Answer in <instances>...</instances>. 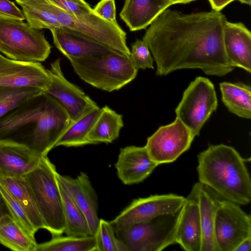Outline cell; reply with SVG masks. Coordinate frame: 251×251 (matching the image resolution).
Masks as SVG:
<instances>
[{
	"instance_id": "cell-1",
	"label": "cell",
	"mask_w": 251,
	"mask_h": 251,
	"mask_svg": "<svg viewBox=\"0 0 251 251\" xmlns=\"http://www.w3.org/2000/svg\"><path fill=\"white\" fill-rule=\"evenodd\" d=\"M226 21L221 12L183 13L167 9L149 26L142 40L156 65V75L177 70L199 69L205 74L223 76L234 68L224 49Z\"/></svg>"
},
{
	"instance_id": "cell-2",
	"label": "cell",
	"mask_w": 251,
	"mask_h": 251,
	"mask_svg": "<svg viewBox=\"0 0 251 251\" xmlns=\"http://www.w3.org/2000/svg\"><path fill=\"white\" fill-rule=\"evenodd\" d=\"M71 122L66 109L44 92L0 118V141L21 144L47 156Z\"/></svg>"
},
{
	"instance_id": "cell-3",
	"label": "cell",
	"mask_w": 251,
	"mask_h": 251,
	"mask_svg": "<svg viewBox=\"0 0 251 251\" xmlns=\"http://www.w3.org/2000/svg\"><path fill=\"white\" fill-rule=\"evenodd\" d=\"M199 182L224 200L239 205L251 201V179L246 161L232 147L210 145L198 155Z\"/></svg>"
},
{
	"instance_id": "cell-4",
	"label": "cell",
	"mask_w": 251,
	"mask_h": 251,
	"mask_svg": "<svg viewBox=\"0 0 251 251\" xmlns=\"http://www.w3.org/2000/svg\"><path fill=\"white\" fill-rule=\"evenodd\" d=\"M67 58L82 80L108 92L121 89L137 74L130 57L114 50L102 55Z\"/></svg>"
},
{
	"instance_id": "cell-5",
	"label": "cell",
	"mask_w": 251,
	"mask_h": 251,
	"mask_svg": "<svg viewBox=\"0 0 251 251\" xmlns=\"http://www.w3.org/2000/svg\"><path fill=\"white\" fill-rule=\"evenodd\" d=\"M57 173L54 164L45 156L32 171L24 176L33 193L45 229L53 237L61 235L65 227Z\"/></svg>"
},
{
	"instance_id": "cell-6",
	"label": "cell",
	"mask_w": 251,
	"mask_h": 251,
	"mask_svg": "<svg viewBox=\"0 0 251 251\" xmlns=\"http://www.w3.org/2000/svg\"><path fill=\"white\" fill-rule=\"evenodd\" d=\"M35 1L54 14L61 27L114 51L130 56V50L126 44V33L119 25L105 20L93 11L80 14H71L48 0Z\"/></svg>"
},
{
	"instance_id": "cell-7",
	"label": "cell",
	"mask_w": 251,
	"mask_h": 251,
	"mask_svg": "<svg viewBox=\"0 0 251 251\" xmlns=\"http://www.w3.org/2000/svg\"><path fill=\"white\" fill-rule=\"evenodd\" d=\"M41 30L23 21L0 18V52L17 61H45L51 46Z\"/></svg>"
},
{
	"instance_id": "cell-8",
	"label": "cell",
	"mask_w": 251,
	"mask_h": 251,
	"mask_svg": "<svg viewBox=\"0 0 251 251\" xmlns=\"http://www.w3.org/2000/svg\"><path fill=\"white\" fill-rule=\"evenodd\" d=\"M218 99L213 83L207 78L198 76L184 91L175 109L176 118L190 130L195 138L216 110Z\"/></svg>"
},
{
	"instance_id": "cell-9",
	"label": "cell",
	"mask_w": 251,
	"mask_h": 251,
	"mask_svg": "<svg viewBox=\"0 0 251 251\" xmlns=\"http://www.w3.org/2000/svg\"><path fill=\"white\" fill-rule=\"evenodd\" d=\"M180 209L174 213L132 225L116 234L129 251H162L176 244V231Z\"/></svg>"
},
{
	"instance_id": "cell-10",
	"label": "cell",
	"mask_w": 251,
	"mask_h": 251,
	"mask_svg": "<svg viewBox=\"0 0 251 251\" xmlns=\"http://www.w3.org/2000/svg\"><path fill=\"white\" fill-rule=\"evenodd\" d=\"M185 201V197L174 194L154 195L135 199L110 222L117 233L132 225L176 213L180 209Z\"/></svg>"
},
{
	"instance_id": "cell-11",
	"label": "cell",
	"mask_w": 251,
	"mask_h": 251,
	"mask_svg": "<svg viewBox=\"0 0 251 251\" xmlns=\"http://www.w3.org/2000/svg\"><path fill=\"white\" fill-rule=\"evenodd\" d=\"M214 234L218 251H234L251 237V219L239 205L223 200L216 213Z\"/></svg>"
},
{
	"instance_id": "cell-12",
	"label": "cell",
	"mask_w": 251,
	"mask_h": 251,
	"mask_svg": "<svg viewBox=\"0 0 251 251\" xmlns=\"http://www.w3.org/2000/svg\"><path fill=\"white\" fill-rule=\"evenodd\" d=\"M194 139L188 128L177 118L160 126L147 140L145 146L151 158L158 165L176 160L190 148Z\"/></svg>"
},
{
	"instance_id": "cell-13",
	"label": "cell",
	"mask_w": 251,
	"mask_h": 251,
	"mask_svg": "<svg viewBox=\"0 0 251 251\" xmlns=\"http://www.w3.org/2000/svg\"><path fill=\"white\" fill-rule=\"evenodd\" d=\"M60 62L61 59H57L47 69L51 82L49 88L45 92L54 98L66 109L71 123L98 106L80 88L65 77Z\"/></svg>"
},
{
	"instance_id": "cell-14",
	"label": "cell",
	"mask_w": 251,
	"mask_h": 251,
	"mask_svg": "<svg viewBox=\"0 0 251 251\" xmlns=\"http://www.w3.org/2000/svg\"><path fill=\"white\" fill-rule=\"evenodd\" d=\"M50 77L40 62L17 61L0 54V86L38 88L46 92Z\"/></svg>"
},
{
	"instance_id": "cell-15",
	"label": "cell",
	"mask_w": 251,
	"mask_h": 251,
	"mask_svg": "<svg viewBox=\"0 0 251 251\" xmlns=\"http://www.w3.org/2000/svg\"><path fill=\"white\" fill-rule=\"evenodd\" d=\"M158 166L145 147L129 146L120 149L115 166L118 178L125 185L139 183Z\"/></svg>"
},
{
	"instance_id": "cell-16",
	"label": "cell",
	"mask_w": 251,
	"mask_h": 251,
	"mask_svg": "<svg viewBox=\"0 0 251 251\" xmlns=\"http://www.w3.org/2000/svg\"><path fill=\"white\" fill-rule=\"evenodd\" d=\"M57 178L84 215L91 234L94 235L100 220L98 199L88 175L80 172L76 177L73 178L57 173Z\"/></svg>"
},
{
	"instance_id": "cell-17",
	"label": "cell",
	"mask_w": 251,
	"mask_h": 251,
	"mask_svg": "<svg viewBox=\"0 0 251 251\" xmlns=\"http://www.w3.org/2000/svg\"><path fill=\"white\" fill-rule=\"evenodd\" d=\"M202 239L199 205L192 188L180 209L175 241L185 251H201Z\"/></svg>"
},
{
	"instance_id": "cell-18",
	"label": "cell",
	"mask_w": 251,
	"mask_h": 251,
	"mask_svg": "<svg viewBox=\"0 0 251 251\" xmlns=\"http://www.w3.org/2000/svg\"><path fill=\"white\" fill-rule=\"evenodd\" d=\"M223 43L227 61L231 66L251 72V33L241 22L226 21Z\"/></svg>"
},
{
	"instance_id": "cell-19",
	"label": "cell",
	"mask_w": 251,
	"mask_h": 251,
	"mask_svg": "<svg viewBox=\"0 0 251 251\" xmlns=\"http://www.w3.org/2000/svg\"><path fill=\"white\" fill-rule=\"evenodd\" d=\"M43 156L25 145L0 141V177H21L32 171Z\"/></svg>"
},
{
	"instance_id": "cell-20",
	"label": "cell",
	"mask_w": 251,
	"mask_h": 251,
	"mask_svg": "<svg viewBox=\"0 0 251 251\" xmlns=\"http://www.w3.org/2000/svg\"><path fill=\"white\" fill-rule=\"evenodd\" d=\"M192 188L198 202L202 230L201 251H218L214 234V226L217 210L223 200L213 190L198 182Z\"/></svg>"
},
{
	"instance_id": "cell-21",
	"label": "cell",
	"mask_w": 251,
	"mask_h": 251,
	"mask_svg": "<svg viewBox=\"0 0 251 251\" xmlns=\"http://www.w3.org/2000/svg\"><path fill=\"white\" fill-rule=\"evenodd\" d=\"M171 5L170 0H125L120 16L130 31H137L149 26Z\"/></svg>"
},
{
	"instance_id": "cell-22",
	"label": "cell",
	"mask_w": 251,
	"mask_h": 251,
	"mask_svg": "<svg viewBox=\"0 0 251 251\" xmlns=\"http://www.w3.org/2000/svg\"><path fill=\"white\" fill-rule=\"evenodd\" d=\"M50 30L54 45L66 57L102 55L113 51L62 27Z\"/></svg>"
},
{
	"instance_id": "cell-23",
	"label": "cell",
	"mask_w": 251,
	"mask_h": 251,
	"mask_svg": "<svg viewBox=\"0 0 251 251\" xmlns=\"http://www.w3.org/2000/svg\"><path fill=\"white\" fill-rule=\"evenodd\" d=\"M0 184L22 206L35 229H45L31 189L24 177H0Z\"/></svg>"
},
{
	"instance_id": "cell-24",
	"label": "cell",
	"mask_w": 251,
	"mask_h": 251,
	"mask_svg": "<svg viewBox=\"0 0 251 251\" xmlns=\"http://www.w3.org/2000/svg\"><path fill=\"white\" fill-rule=\"evenodd\" d=\"M123 126L122 115L105 105L100 108L87 138L92 144L111 143L118 138Z\"/></svg>"
},
{
	"instance_id": "cell-25",
	"label": "cell",
	"mask_w": 251,
	"mask_h": 251,
	"mask_svg": "<svg viewBox=\"0 0 251 251\" xmlns=\"http://www.w3.org/2000/svg\"><path fill=\"white\" fill-rule=\"evenodd\" d=\"M222 100L228 110L236 116L251 118V88L242 82H223L220 84Z\"/></svg>"
},
{
	"instance_id": "cell-26",
	"label": "cell",
	"mask_w": 251,
	"mask_h": 251,
	"mask_svg": "<svg viewBox=\"0 0 251 251\" xmlns=\"http://www.w3.org/2000/svg\"><path fill=\"white\" fill-rule=\"evenodd\" d=\"M0 243L15 251H35L37 245L35 237L9 216L0 221Z\"/></svg>"
},
{
	"instance_id": "cell-27",
	"label": "cell",
	"mask_w": 251,
	"mask_h": 251,
	"mask_svg": "<svg viewBox=\"0 0 251 251\" xmlns=\"http://www.w3.org/2000/svg\"><path fill=\"white\" fill-rule=\"evenodd\" d=\"M100 112L99 106L71 123L57 141L56 147H78L92 144L87 135Z\"/></svg>"
},
{
	"instance_id": "cell-28",
	"label": "cell",
	"mask_w": 251,
	"mask_h": 251,
	"mask_svg": "<svg viewBox=\"0 0 251 251\" xmlns=\"http://www.w3.org/2000/svg\"><path fill=\"white\" fill-rule=\"evenodd\" d=\"M58 181L62 197L65 220L64 233L66 235L74 236L91 235L84 215L64 186L58 180Z\"/></svg>"
},
{
	"instance_id": "cell-29",
	"label": "cell",
	"mask_w": 251,
	"mask_h": 251,
	"mask_svg": "<svg viewBox=\"0 0 251 251\" xmlns=\"http://www.w3.org/2000/svg\"><path fill=\"white\" fill-rule=\"evenodd\" d=\"M35 251H96L94 235L57 236L50 240L37 244Z\"/></svg>"
},
{
	"instance_id": "cell-30",
	"label": "cell",
	"mask_w": 251,
	"mask_h": 251,
	"mask_svg": "<svg viewBox=\"0 0 251 251\" xmlns=\"http://www.w3.org/2000/svg\"><path fill=\"white\" fill-rule=\"evenodd\" d=\"M22 8L27 24L36 29L50 30L61 27L57 18L34 0H15Z\"/></svg>"
},
{
	"instance_id": "cell-31",
	"label": "cell",
	"mask_w": 251,
	"mask_h": 251,
	"mask_svg": "<svg viewBox=\"0 0 251 251\" xmlns=\"http://www.w3.org/2000/svg\"><path fill=\"white\" fill-rule=\"evenodd\" d=\"M44 92L35 88L0 86V118L29 99Z\"/></svg>"
},
{
	"instance_id": "cell-32",
	"label": "cell",
	"mask_w": 251,
	"mask_h": 251,
	"mask_svg": "<svg viewBox=\"0 0 251 251\" xmlns=\"http://www.w3.org/2000/svg\"><path fill=\"white\" fill-rule=\"evenodd\" d=\"M94 236L96 241V251H129L124 242L116 235L110 222L100 219Z\"/></svg>"
},
{
	"instance_id": "cell-33",
	"label": "cell",
	"mask_w": 251,
	"mask_h": 251,
	"mask_svg": "<svg viewBox=\"0 0 251 251\" xmlns=\"http://www.w3.org/2000/svg\"><path fill=\"white\" fill-rule=\"evenodd\" d=\"M0 191L3 196L13 219L28 234L34 237L35 229L26 212L9 192L0 184Z\"/></svg>"
},
{
	"instance_id": "cell-34",
	"label": "cell",
	"mask_w": 251,
	"mask_h": 251,
	"mask_svg": "<svg viewBox=\"0 0 251 251\" xmlns=\"http://www.w3.org/2000/svg\"><path fill=\"white\" fill-rule=\"evenodd\" d=\"M129 57L138 70L154 69L153 58L148 45L143 40L138 39L133 43Z\"/></svg>"
},
{
	"instance_id": "cell-35",
	"label": "cell",
	"mask_w": 251,
	"mask_h": 251,
	"mask_svg": "<svg viewBox=\"0 0 251 251\" xmlns=\"http://www.w3.org/2000/svg\"><path fill=\"white\" fill-rule=\"evenodd\" d=\"M64 12L74 15L90 12L93 9L84 0H48Z\"/></svg>"
},
{
	"instance_id": "cell-36",
	"label": "cell",
	"mask_w": 251,
	"mask_h": 251,
	"mask_svg": "<svg viewBox=\"0 0 251 251\" xmlns=\"http://www.w3.org/2000/svg\"><path fill=\"white\" fill-rule=\"evenodd\" d=\"M93 11L105 20L119 25L116 20L115 0H100L93 9Z\"/></svg>"
},
{
	"instance_id": "cell-37",
	"label": "cell",
	"mask_w": 251,
	"mask_h": 251,
	"mask_svg": "<svg viewBox=\"0 0 251 251\" xmlns=\"http://www.w3.org/2000/svg\"><path fill=\"white\" fill-rule=\"evenodd\" d=\"M0 18L21 21L25 19L23 11L9 0H0Z\"/></svg>"
},
{
	"instance_id": "cell-38",
	"label": "cell",
	"mask_w": 251,
	"mask_h": 251,
	"mask_svg": "<svg viewBox=\"0 0 251 251\" xmlns=\"http://www.w3.org/2000/svg\"><path fill=\"white\" fill-rule=\"evenodd\" d=\"M7 216L12 217L6 201L0 191V221Z\"/></svg>"
},
{
	"instance_id": "cell-39",
	"label": "cell",
	"mask_w": 251,
	"mask_h": 251,
	"mask_svg": "<svg viewBox=\"0 0 251 251\" xmlns=\"http://www.w3.org/2000/svg\"><path fill=\"white\" fill-rule=\"evenodd\" d=\"M212 10L221 11L227 5L235 0H208Z\"/></svg>"
},
{
	"instance_id": "cell-40",
	"label": "cell",
	"mask_w": 251,
	"mask_h": 251,
	"mask_svg": "<svg viewBox=\"0 0 251 251\" xmlns=\"http://www.w3.org/2000/svg\"><path fill=\"white\" fill-rule=\"evenodd\" d=\"M251 251V237H248L242 242L237 246L234 251Z\"/></svg>"
},
{
	"instance_id": "cell-41",
	"label": "cell",
	"mask_w": 251,
	"mask_h": 251,
	"mask_svg": "<svg viewBox=\"0 0 251 251\" xmlns=\"http://www.w3.org/2000/svg\"><path fill=\"white\" fill-rule=\"evenodd\" d=\"M196 0H170L172 5L176 4H186Z\"/></svg>"
},
{
	"instance_id": "cell-42",
	"label": "cell",
	"mask_w": 251,
	"mask_h": 251,
	"mask_svg": "<svg viewBox=\"0 0 251 251\" xmlns=\"http://www.w3.org/2000/svg\"><path fill=\"white\" fill-rule=\"evenodd\" d=\"M240 1L242 3L246 4L249 5H251V0H237Z\"/></svg>"
},
{
	"instance_id": "cell-43",
	"label": "cell",
	"mask_w": 251,
	"mask_h": 251,
	"mask_svg": "<svg viewBox=\"0 0 251 251\" xmlns=\"http://www.w3.org/2000/svg\"></svg>"
}]
</instances>
